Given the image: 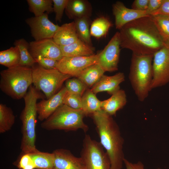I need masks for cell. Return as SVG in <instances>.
Masks as SVG:
<instances>
[{"label":"cell","instance_id":"obj_1","mask_svg":"<svg viewBox=\"0 0 169 169\" xmlns=\"http://www.w3.org/2000/svg\"><path fill=\"white\" fill-rule=\"evenodd\" d=\"M120 47L137 55H154L164 46L150 16L142 17L124 25L119 31Z\"/></svg>","mask_w":169,"mask_h":169},{"label":"cell","instance_id":"obj_2","mask_svg":"<svg viewBox=\"0 0 169 169\" xmlns=\"http://www.w3.org/2000/svg\"><path fill=\"white\" fill-rule=\"evenodd\" d=\"M96 126L100 143L110 160L111 169H121L124 157V140L119 128L111 116L102 110L91 115Z\"/></svg>","mask_w":169,"mask_h":169},{"label":"cell","instance_id":"obj_3","mask_svg":"<svg viewBox=\"0 0 169 169\" xmlns=\"http://www.w3.org/2000/svg\"><path fill=\"white\" fill-rule=\"evenodd\" d=\"M43 97L39 90L31 85L23 97L25 106L20 118L22 123L21 149L24 154L35 153L39 151L36 148L35 127L38 115L37 101Z\"/></svg>","mask_w":169,"mask_h":169},{"label":"cell","instance_id":"obj_4","mask_svg":"<svg viewBox=\"0 0 169 169\" xmlns=\"http://www.w3.org/2000/svg\"><path fill=\"white\" fill-rule=\"evenodd\" d=\"M153 55L140 56L132 54L129 79L133 90L140 101L148 97L152 90Z\"/></svg>","mask_w":169,"mask_h":169},{"label":"cell","instance_id":"obj_5","mask_svg":"<svg viewBox=\"0 0 169 169\" xmlns=\"http://www.w3.org/2000/svg\"><path fill=\"white\" fill-rule=\"evenodd\" d=\"M0 88L14 100L23 98L33 84L32 67L19 65L1 71Z\"/></svg>","mask_w":169,"mask_h":169},{"label":"cell","instance_id":"obj_6","mask_svg":"<svg viewBox=\"0 0 169 169\" xmlns=\"http://www.w3.org/2000/svg\"><path fill=\"white\" fill-rule=\"evenodd\" d=\"M85 116L82 110L75 109L63 104L41 125L48 130L74 131L80 129L86 132L89 127L83 121Z\"/></svg>","mask_w":169,"mask_h":169},{"label":"cell","instance_id":"obj_7","mask_svg":"<svg viewBox=\"0 0 169 169\" xmlns=\"http://www.w3.org/2000/svg\"><path fill=\"white\" fill-rule=\"evenodd\" d=\"M32 68L33 84L37 90L44 93L46 99L57 93L64 82L71 77L57 69H46L38 64Z\"/></svg>","mask_w":169,"mask_h":169},{"label":"cell","instance_id":"obj_8","mask_svg":"<svg viewBox=\"0 0 169 169\" xmlns=\"http://www.w3.org/2000/svg\"><path fill=\"white\" fill-rule=\"evenodd\" d=\"M84 169H111L108 156L100 142L86 135L80 157Z\"/></svg>","mask_w":169,"mask_h":169},{"label":"cell","instance_id":"obj_9","mask_svg":"<svg viewBox=\"0 0 169 169\" xmlns=\"http://www.w3.org/2000/svg\"><path fill=\"white\" fill-rule=\"evenodd\" d=\"M152 89L169 82V47L164 46L153 55Z\"/></svg>","mask_w":169,"mask_h":169},{"label":"cell","instance_id":"obj_10","mask_svg":"<svg viewBox=\"0 0 169 169\" xmlns=\"http://www.w3.org/2000/svg\"><path fill=\"white\" fill-rule=\"evenodd\" d=\"M120 43L119 32H116L103 50L97 54V64L105 71L113 72L118 69Z\"/></svg>","mask_w":169,"mask_h":169},{"label":"cell","instance_id":"obj_11","mask_svg":"<svg viewBox=\"0 0 169 169\" xmlns=\"http://www.w3.org/2000/svg\"><path fill=\"white\" fill-rule=\"evenodd\" d=\"M97 54L89 56L63 57L58 61L57 69L61 73L77 77L85 69L97 64Z\"/></svg>","mask_w":169,"mask_h":169},{"label":"cell","instance_id":"obj_12","mask_svg":"<svg viewBox=\"0 0 169 169\" xmlns=\"http://www.w3.org/2000/svg\"><path fill=\"white\" fill-rule=\"evenodd\" d=\"M25 22L30 27L32 36L35 41L53 38L59 27L49 19L46 13L39 16L28 18Z\"/></svg>","mask_w":169,"mask_h":169},{"label":"cell","instance_id":"obj_13","mask_svg":"<svg viewBox=\"0 0 169 169\" xmlns=\"http://www.w3.org/2000/svg\"><path fill=\"white\" fill-rule=\"evenodd\" d=\"M29 51L34 59L40 56L59 61L63 57L60 46L53 38L30 42Z\"/></svg>","mask_w":169,"mask_h":169},{"label":"cell","instance_id":"obj_14","mask_svg":"<svg viewBox=\"0 0 169 169\" xmlns=\"http://www.w3.org/2000/svg\"><path fill=\"white\" fill-rule=\"evenodd\" d=\"M116 29L120 30L127 23L138 18L148 16L146 11H140L127 8L121 2L117 1L112 5Z\"/></svg>","mask_w":169,"mask_h":169},{"label":"cell","instance_id":"obj_15","mask_svg":"<svg viewBox=\"0 0 169 169\" xmlns=\"http://www.w3.org/2000/svg\"><path fill=\"white\" fill-rule=\"evenodd\" d=\"M68 90L63 87L55 94L49 99H42L37 103L38 118L44 121L49 117L62 105Z\"/></svg>","mask_w":169,"mask_h":169},{"label":"cell","instance_id":"obj_16","mask_svg":"<svg viewBox=\"0 0 169 169\" xmlns=\"http://www.w3.org/2000/svg\"><path fill=\"white\" fill-rule=\"evenodd\" d=\"M53 152L54 156L53 169H84L81 157L75 156L69 150L58 149Z\"/></svg>","mask_w":169,"mask_h":169},{"label":"cell","instance_id":"obj_17","mask_svg":"<svg viewBox=\"0 0 169 169\" xmlns=\"http://www.w3.org/2000/svg\"><path fill=\"white\" fill-rule=\"evenodd\" d=\"M125 79V75L122 72H119L111 76L104 74L90 90L95 94L100 92L106 91L112 95L120 89L119 85Z\"/></svg>","mask_w":169,"mask_h":169},{"label":"cell","instance_id":"obj_18","mask_svg":"<svg viewBox=\"0 0 169 169\" xmlns=\"http://www.w3.org/2000/svg\"><path fill=\"white\" fill-rule=\"evenodd\" d=\"M65 12L69 18L74 20L84 17H90L92 7L88 0H69Z\"/></svg>","mask_w":169,"mask_h":169},{"label":"cell","instance_id":"obj_19","mask_svg":"<svg viewBox=\"0 0 169 169\" xmlns=\"http://www.w3.org/2000/svg\"><path fill=\"white\" fill-rule=\"evenodd\" d=\"M78 38L74 21L59 26L53 38L60 46L70 44Z\"/></svg>","mask_w":169,"mask_h":169},{"label":"cell","instance_id":"obj_20","mask_svg":"<svg viewBox=\"0 0 169 169\" xmlns=\"http://www.w3.org/2000/svg\"><path fill=\"white\" fill-rule=\"evenodd\" d=\"M111 95L109 98L101 101V109L112 116L126 105L127 99L125 92L120 89Z\"/></svg>","mask_w":169,"mask_h":169},{"label":"cell","instance_id":"obj_21","mask_svg":"<svg viewBox=\"0 0 169 169\" xmlns=\"http://www.w3.org/2000/svg\"><path fill=\"white\" fill-rule=\"evenodd\" d=\"M63 57L89 56L94 54V48L79 38L73 43L60 46Z\"/></svg>","mask_w":169,"mask_h":169},{"label":"cell","instance_id":"obj_22","mask_svg":"<svg viewBox=\"0 0 169 169\" xmlns=\"http://www.w3.org/2000/svg\"><path fill=\"white\" fill-rule=\"evenodd\" d=\"M105 72L99 64H96L85 69L77 78L88 88H91L100 80Z\"/></svg>","mask_w":169,"mask_h":169},{"label":"cell","instance_id":"obj_23","mask_svg":"<svg viewBox=\"0 0 169 169\" xmlns=\"http://www.w3.org/2000/svg\"><path fill=\"white\" fill-rule=\"evenodd\" d=\"M101 102L90 89H87L82 96V110L85 116L101 110Z\"/></svg>","mask_w":169,"mask_h":169},{"label":"cell","instance_id":"obj_24","mask_svg":"<svg viewBox=\"0 0 169 169\" xmlns=\"http://www.w3.org/2000/svg\"><path fill=\"white\" fill-rule=\"evenodd\" d=\"M13 44L18 47L20 52V59L19 65L32 67L37 63L29 52V43L25 39L23 38L17 39Z\"/></svg>","mask_w":169,"mask_h":169},{"label":"cell","instance_id":"obj_25","mask_svg":"<svg viewBox=\"0 0 169 169\" xmlns=\"http://www.w3.org/2000/svg\"><path fill=\"white\" fill-rule=\"evenodd\" d=\"M112 26V23L107 17L101 16L97 18L91 24V35L97 38L105 36Z\"/></svg>","mask_w":169,"mask_h":169},{"label":"cell","instance_id":"obj_26","mask_svg":"<svg viewBox=\"0 0 169 169\" xmlns=\"http://www.w3.org/2000/svg\"><path fill=\"white\" fill-rule=\"evenodd\" d=\"M162 38L164 46L169 47V15L150 16Z\"/></svg>","mask_w":169,"mask_h":169},{"label":"cell","instance_id":"obj_27","mask_svg":"<svg viewBox=\"0 0 169 169\" xmlns=\"http://www.w3.org/2000/svg\"><path fill=\"white\" fill-rule=\"evenodd\" d=\"M20 59V52L17 46L0 51V64L7 68L18 65Z\"/></svg>","mask_w":169,"mask_h":169},{"label":"cell","instance_id":"obj_28","mask_svg":"<svg viewBox=\"0 0 169 169\" xmlns=\"http://www.w3.org/2000/svg\"><path fill=\"white\" fill-rule=\"evenodd\" d=\"M78 38L87 44L92 46L90 33V17H84L74 20Z\"/></svg>","mask_w":169,"mask_h":169},{"label":"cell","instance_id":"obj_29","mask_svg":"<svg viewBox=\"0 0 169 169\" xmlns=\"http://www.w3.org/2000/svg\"><path fill=\"white\" fill-rule=\"evenodd\" d=\"M36 168L37 169H53L54 156L53 152H42L39 151L30 153Z\"/></svg>","mask_w":169,"mask_h":169},{"label":"cell","instance_id":"obj_30","mask_svg":"<svg viewBox=\"0 0 169 169\" xmlns=\"http://www.w3.org/2000/svg\"><path fill=\"white\" fill-rule=\"evenodd\" d=\"M29 10L34 16H41L46 12L49 14L53 12L52 0H27Z\"/></svg>","mask_w":169,"mask_h":169},{"label":"cell","instance_id":"obj_31","mask_svg":"<svg viewBox=\"0 0 169 169\" xmlns=\"http://www.w3.org/2000/svg\"><path fill=\"white\" fill-rule=\"evenodd\" d=\"M15 116L12 109L6 105L0 104V133L10 130L15 121Z\"/></svg>","mask_w":169,"mask_h":169},{"label":"cell","instance_id":"obj_32","mask_svg":"<svg viewBox=\"0 0 169 169\" xmlns=\"http://www.w3.org/2000/svg\"><path fill=\"white\" fill-rule=\"evenodd\" d=\"M65 87L69 92L82 96L88 89L87 86L78 78L69 79L65 81Z\"/></svg>","mask_w":169,"mask_h":169},{"label":"cell","instance_id":"obj_33","mask_svg":"<svg viewBox=\"0 0 169 169\" xmlns=\"http://www.w3.org/2000/svg\"><path fill=\"white\" fill-rule=\"evenodd\" d=\"M63 104L75 109L82 110V97L68 91L64 97Z\"/></svg>","mask_w":169,"mask_h":169},{"label":"cell","instance_id":"obj_34","mask_svg":"<svg viewBox=\"0 0 169 169\" xmlns=\"http://www.w3.org/2000/svg\"><path fill=\"white\" fill-rule=\"evenodd\" d=\"M53 12L55 13V19L61 22L63 13L69 0H52Z\"/></svg>","mask_w":169,"mask_h":169},{"label":"cell","instance_id":"obj_35","mask_svg":"<svg viewBox=\"0 0 169 169\" xmlns=\"http://www.w3.org/2000/svg\"><path fill=\"white\" fill-rule=\"evenodd\" d=\"M35 59L37 63L43 68L49 69H57L58 61L40 56Z\"/></svg>","mask_w":169,"mask_h":169},{"label":"cell","instance_id":"obj_36","mask_svg":"<svg viewBox=\"0 0 169 169\" xmlns=\"http://www.w3.org/2000/svg\"><path fill=\"white\" fill-rule=\"evenodd\" d=\"M18 167L20 169H34L35 165L29 154H24L19 162Z\"/></svg>","mask_w":169,"mask_h":169},{"label":"cell","instance_id":"obj_37","mask_svg":"<svg viewBox=\"0 0 169 169\" xmlns=\"http://www.w3.org/2000/svg\"><path fill=\"white\" fill-rule=\"evenodd\" d=\"M164 0H149L147 8L146 11V14L150 16L157 10L161 6Z\"/></svg>","mask_w":169,"mask_h":169},{"label":"cell","instance_id":"obj_38","mask_svg":"<svg viewBox=\"0 0 169 169\" xmlns=\"http://www.w3.org/2000/svg\"><path fill=\"white\" fill-rule=\"evenodd\" d=\"M149 0H135L132 4V9L140 11H146L147 8Z\"/></svg>","mask_w":169,"mask_h":169},{"label":"cell","instance_id":"obj_39","mask_svg":"<svg viewBox=\"0 0 169 169\" xmlns=\"http://www.w3.org/2000/svg\"><path fill=\"white\" fill-rule=\"evenodd\" d=\"M157 15H169V0H164L160 8L150 16Z\"/></svg>","mask_w":169,"mask_h":169},{"label":"cell","instance_id":"obj_40","mask_svg":"<svg viewBox=\"0 0 169 169\" xmlns=\"http://www.w3.org/2000/svg\"><path fill=\"white\" fill-rule=\"evenodd\" d=\"M126 169H145L143 163L140 161L132 163L125 158L124 161Z\"/></svg>","mask_w":169,"mask_h":169},{"label":"cell","instance_id":"obj_41","mask_svg":"<svg viewBox=\"0 0 169 169\" xmlns=\"http://www.w3.org/2000/svg\"><path fill=\"white\" fill-rule=\"evenodd\" d=\"M155 169H160V168H158Z\"/></svg>","mask_w":169,"mask_h":169}]
</instances>
